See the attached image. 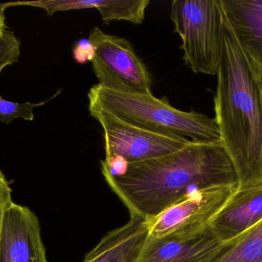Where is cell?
<instances>
[{
    "label": "cell",
    "instance_id": "6da1fadb",
    "mask_svg": "<svg viewBox=\"0 0 262 262\" xmlns=\"http://www.w3.org/2000/svg\"><path fill=\"white\" fill-rule=\"evenodd\" d=\"M104 178L130 215L143 220L197 191L238 187L233 163L223 143L192 142L169 155L129 163L123 176Z\"/></svg>",
    "mask_w": 262,
    "mask_h": 262
},
{
    "label": "cell",
    "instance_id": "7a4b0ae2",
    "mask_svg": "<svg viewBox=\"0 0 262 262\" xmlns=\"http://www.w3.org/2000/svg\"><path fill=\"white\" fill-rule=\"evenodd\" d=\"M216 75L214 118L236 172L237 189L261 186L262 78L223 9V51Z\"/></svg>",
    "mask_w": 262,
    "mask_h": 262
},
{
    "label": "cell",
    "instance_id": "3957f363",
    "mask_svg": "<svg viewBox=\"0 0 262 262\" xmlns=\"http://www.w3.org/2000/svg\"><path fill=\"white\" fill-rule=\"evenodd\" d=\"M88 96L89 104L143 129L183 137L193 143H223L215 118L193 110L176 109L167 98H156L152 94L120 92L100 84L92 86Z\"/></svg>",
    "mask_w": 262,
    "mask_h": 262
},
{
    "label": "cell",
    "instance_id": "277c9868",
    "mask_svg": "<svg viewBox=\"0 0 262 262\" xmlns=\"http://www.w3.org/2000/svg\"><path fill=\"white\" fill-rule=\"evenodd\" d=\"M170 17L186 66L195 73L216 75L223 51L220 0H174Z\"/></svg>",
    "mask_w": 262,
    "mask_h": 262
},
{
    "label": "cell",
    "instance_id": "5b68a950",
    "mask_svg": "<svg viewBox=\"0 0 262 262\" xmlns=\"http://www.w3.org/2000/svg\"><path fill=\"white\" fill-rule=\"evenodd\" d=\"M89 39L95 46L92 64L98 84L130 93L152 94V78L130 42L95 27Z\"/></svg>",
    "mask_w": 262,
    "mask_h": 262
},
{
    "label": "cell",
    "instance_id": "8992f818",
    "mask_svg": "<svg viewBox=\"0 0 262 262\" xmlns=\"http://www.w3.org/2000/svg\"><path fill=\"white\" fill-rule=\"evenodd\" d=\"M89 109L102 127L105 158L121 155L129 163L147 161L177 152L192 143L183 137L134 126L95 105L89 104Z\"/></svg>",
    "mask_w": 262,
    "mask_h": 262
},
{
    "label": "cell",
    "instance_id": "52a82bcc",
    "mask_svg": "<svg viewBox=\"0 0 262 262\" xmlns=\"http://www.w3.org/2000/svg\"><path fill=\"white\" fill-rule=\"evenodd\" d=\"M237 187L211 188L191 193L163 212L145 220L150 238L193 236L209 228Z\"/></svg>",
    "mask_w": 262,
    "mask_h": 262
},
{
    "label": "cell",
    "instance_id": "ba28073f",
    "mask_svg": "<svg viewBox=\"0 0 262 262\" xmlns=\"http://www.w3.org/2000/svg\"><path fill=\"white\" fill-rule=\"evenodd\" d=\"M0 262H48L38 217L26 206L13 203L5 215Z\"/></svg>",
    "mask_w": 262,
    "mask_h": 262
},
{
    "label": "cell",
    "instance_id": "9c48e42d",
    "mask_svg": "<svg viewBox=\"0 0 262 262\" xmlns=\"http://www.w3.org/2000/svg\"><path fill=\"white\" fill-rule=\"evenodd\" d=\"M224 243L209 228L193 236H148L136 262H209Z\"/></svg>",
    "mask_w": 262,
    "mask_h": 262
},
{
    "label": "cell",
    "instance_id": "30bf717a",
    "mask_svg": "<svg viewBox=\"0 0 262 262\" xmlns=\"http://www.w3.org/2000/svg\"><path fill=\"white\" fill-rule=\"evenodd\" d=\"M262 220V185L237 189L209 223L211 232L225 243L243 235Z\"/></svg>",
    "mask_w": 262,
    "mask_h": 262
},
{
    "label": "cell",
    "instance_id": "8fae6325",
    "mask_svg": "<svg viewBox=\"0 0 262 262\" xmlns=\"http://www.w3.org/2000/svg\"><path fill=\"white\" fill-rule=\"evenodd\" d=\"M242 48L262 78V0H220Z\"/></svg>",
    "mask_w": 262,
    "mask_h": 262
},
{
    "label": "cell",
    "instance_id": "7c38bea8",
    "mask_svg": "<svg viewBox=\"0 0 262 262\" xmlns=\"http://www.w3.org/2000/svg\"><path fill=\"white\" fill-rule=\"evenodd\" d=\"M147 237L146 221L130 215L125 225L108 232L83 262H136Z\"/></svg>",
    "mask_w": 262,
    "mask_h": 262
},
{
    "label": "cell",
    "instance_id": "4fadbf2b",
    "mask_svg": "<svg viewBox=\"0 0 262 262\" xmlns=\"http://www.w3.org/2000/svg\"><path fill=\"white\" fill-rule=\"evenodd\" d=\"M209 262H262V220L243 235L225 243Z\"/></svg>",
    "mask_w": 262,
    "mask_h": 262
},
{
    "label": "cell",
    "instance_id": "5bb4252c",
    "mask_svg": "<svg viewBox=\"0 0 262 262\" xmlns=\"http://www.w3.org/2000/svg\"><path fill=\"white\" fill-rule=\"evenodd\" d=\"M149 3V0H95V8L106 24L124 20L137 25L144 20Z\"/></svg>",
    "mask_w": 262,
    "mask_h": 262
},
{
    "label": "cell",
    "instance_id": "9a60e30c",
    "mask_svg": "<svg viewBox=\"0 0 262 262\" xmlns=\"http://www.w3.org/2000/svg\"><path fill=\"white\" fill-rule=\"evenodd\" d=\"M43 104L44 103L38 104L13 103L0 96V119L6 124H9L15 118L32 121L34 119V108Z\"/></svg>",
    "mask_w": 262,
    "mask_h": 262
},
{
    "label": "cell",
    "instance_id": "2e32d148",
    "mask_svg": "<svg viewBox=\"0 0 262 262\" xmlns=\"http://www.w3.org/2000/svg\"><path fill=\"white\" fill-rule=\"evenodd\" d=\"M20 55V41L12 31H6L0 37V73L18 61Z\"/></svg>",
    "mask_w": 262,
    "mask_h": 262
},
{
    "label": "cell",
    "instance_id": "e0dca14e",
    "mask_svg": "<svg viewBox=\"0 0 262 262\" xmlns=\"http://www.w3.org/2000/svg\"><path fill=\"white\" fill-rule=\"evenodd\" d=\"M101 172L104 177L123 176L125 175L128 169L129 163L125 158L121 155H113V156L104 158L101 160Z\"/></svg>",
    "mask_w": 262,
    "mask_h": 262
},
{
    "label": "cell",
    "instance_id": "ac0fdd59",
    "mask_svg": "<svg viewBox=\"0 0 262 262\" xmlns=\"http://www.w3.org/2000/svg\"><path fill=\"white\" fill-rule=\"evenodd\" d=\"M95 46L89 38H81L73 48V57L79 64L92 63L95 55Z\"/></svg>",
    "mask_w": 262,
    "mask_h": 262
},
{
    "label": "cell",
    "instance_id": "d6986e66",
    "mask_svg": "<svg viewBox=\"0 0 262 262\" xmlns=\"http://www.w3.org/2000/svg\"><path fill=\"white\" fill-rule=\"evenodd\" d=\"M12 203L13 201L12 199V189L4 174L0 171V240L3 232L5 215Z\"/></svg>",
    "mask_w": 262,
    "mask_h": 262
},
{
    "label": "cell",
    "instance_id": "ffe728a7",
    "mask_svg": "<svg viewBox=\"0 0 262 262\" xmlns=\"http://www.w3.org/2000/svg\"><path fill=\"white\" fill-rule=\"evenodd\" d=\"M4 3H0V37L3 36L6 31V16H5V9H6Z\"/></svg>",
    "mask_w": 262,
    "mask_h": 262
}]
</instances>
